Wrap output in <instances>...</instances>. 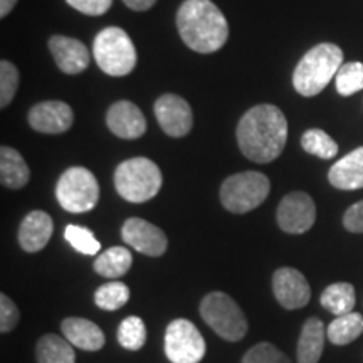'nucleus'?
Instances as JSON below:
<instances>
[{"mask_svg":"<svg viewBox=\"0 0 363 363\" xmlns=\"http://www.w3.org/2000/svg\"><path fill=\"white\" fill-rule=\"evenodd\" d=\"M123 2H125V6L133 9V11L143 12V11H148V9H152L153 6H155L157 0H123Z\"/></svg>","mask_w":363,"mask_h":363,"instance_id":"c9c22d12","label":"nucleus"},{"mask_svg":"<svg viewBox=\"0 0 363 363\" xmlns=\"http://www.w3.org/2000/svg\"><path fill=\"white\" fill-rule=\"evenodd\" d=\"M130 299V288L125 283L120 281H113V283H106L99 286L94 293V303L98 308L106 311L120 310L125 306Z\"/></svg>","mask_w":363,"mask_h":363,"instance_id":"bb28decb","label":"nucleus"},{"mask_svg":"<svg viewBox=\"0 0 363 363\" xmlns=\"http://www.w3.org/2000/svg\"><path fill=\"white\" fill-rule=\"evenodd\" d=\"M345 229L353 234L363 233V201L353 203V206L345 212L343 216Z\"/></svg>","mask_w":363,"mask_h":363,"instance_id":"f704fd0d","label":"nucleus"},{"mask_svg":"<svg viewBox=\"0 0 363 363\" xmlns=\"http://www.w3.org/2000/svg\"><path fill=\"white\" fill-rule=\"evenodd\" d=\"M121 238L135 251L145 254V256L158 257L167 251L169 240L160 227L150 224L148 220L131 217L123 224Z\"/></svg>","mask_w":363,"mask_h":363,"instance_id":"ddd939ff","label":"nucleus"},{"mask_svg":"<svg viewBox=\"0 0 363 363\" xmlns=\"http://www.w3.org/2000/svg\"><path fill=\"white\" fill-rule=\"evenodd\" d=\"M182 40L195 52L219 51L229 38V26L220 9L211 0H185L177 13Z\"/></svg>","mask_w":363,"mask_h":363,"instance_id":"f03ea898","label":"nucleus"},{"mask_svg":"<svg viewBox=\"0 0 363 363\" xmlns=\"http://www.w3.org/2000/svg\"><path fill=\"white\" fill-rule=\"evenodd\" d=\"M106 125L111 133L125 140H135L147 131L142 110L130 101H118L106 113Z\"/></svg>","mask_w":363,"mask_h":363,"instance_id":"2eb2a0df","label":"nucleus"},{"mask_svg":"<svg viewBox=\"0 0 363 363\" xmlns=\"http://www.w3.org/2000/svg\"><path fill=\"white\" fill-rule=\"evenodd\" d=\"M93 54L99 69L115 78L130 74L136 66L135 45L130 35L120 27L103 29L94 39Z\"/></svg>","mask_w":363,"mask_h":363,"instance_id":"39448f33","label":"nucleus"},{"mask_svg":"<svg viewBox=\"0 0 363 363\" xmlns=\"http://www.w3.org/2000/svg\"><path fill=\"white\" fill-rule=\"evenodd\" d=\"M328 180L340 190L363 189V147L335 163L328 172Z\"/></svg>","mask_w":363,"mask_h":363,"instance_id":"6ab92c4d","label":"nucleus"},{"mask_svg":"<svg viewBox=\"0 0 363 363\" xmlns=\"http://www.w3.org/2000/svg\"><path fill=\"white\" fill-rule=\"evenodd\" d=\"M49 49L57 67L66 74H79L89 66L88 48L78 39L52 35L49 39Z\"/></svg>","mask_w":363,"mask_h":363,"instance_id":"dca6fc26","label":"nucleus"},{"mask_svg":"<svg viewBox=\"0 0 363 363\" xmlns=\"http://www.w3.org/2000/svg\"><path fill=\"white\" fill-rule=\"evenodd\" d=\"M65 238L76 251L86 254V256H94V254L99 252V247H101V244L94 238V234L81 225H67L65 230Z\"/></svg>","mask_w":363,"mask_h":363,"instance_id":"c756f323","label":"nucleus"},{"mask_svg":"<svg viewBox=\"0 0 363 363\" xmlns=\"http://www.w3.org/2000/svg\"><path fill=\"white\" fill-rule=\"evenodd\" d=\"M62 335L72 347L86 352L101 350L104 345V333L93 321L84 318H66L61 325Z\"/></svg>","mask_w":363,"mask_h":363,"instance_id":"a211bd4d","label":"nucleus"},{"mask_svg":"<svg viewBox=\"0 0 363 363\" xmlns=\"http://www.w3.org/2000/svg\"><path fill=\"white\" fill-rule=\"evenodd\" d=\"M162 172L155 162L145 157L121 162L115 172V187L125 201L133 203L148 202L160 192Z\"/></svg>","mask_w":363,"mask_h":363,"instance_id":"20e7f679","label":"nucleus"},{"mask_svg":"<svg viewBox=\"0 0 363 363\" xmlns=\"http://www.w3.org/2000/svg\"><path fill=\"white\" fill-rule=\"evenodd\" d=\"M343 66V51L337 44L323 43L310 49L293 72V86L301 96L321 93Z\"/></svg>","mask_w":363,"mask_h":363,"instance_id":"7ed1b4c3","label":"nucleus"},{"mask_svg":"<svg viewBox=\"0 0 363 363\" xmlns=\"http://www.w3.org/2000/svg\"><path fill=\"white\" fill-rule=\"evenodd\" d=\"M155 116L162 130L174 138H182L192 130V108L184 98L177 96V94L169 93L157 99Z\"/></svg>","mask_w":363,"mask_h":363,"instance_id":"f8f14e48","label":"nucleus"},{"mask_svg":"<svg viewBox=\"0 0 363 363\" xmlns=\"http://www.w3.org/2000/svg\"><path fill=\"white\" fill-rule=\"evenodd\" d=\"M74 115L69 104L62 101H43L29 111V125L39 133H65L72 126Z\"/></svg>","mask_w":363,"mask_h":363,"instance_id":"4468645a","label":"nucleus"},{"mask_svg":"<svg viewBox=\"0 0 363 363\" xmlns=\"http://www.w3.org/2000/svg\"><path fill=\"white\" fill-rule=\"evenodd\" d=\"M363 333V316L360 313H348V315L337 316L326 328V338L333 345H348Z\"/></svg>","mask_w":363,"mask_h":363,"instance_id":"393cba45","label":"nucleus"},{"mask_svg":"<svg viewBox=\"0 0 363 363\" xmlns=\"http://www.w3.org/2000/svg\"><path fill=\"white\" fill-rule=\"evenodd\" d=\"M206 350V340L192 321L179 318L167 326L165 355L172 363H199Z\"/></svg>","mask_w":363,"mask_h":363,"instance_id":"1a4fd4ad","label":"nucleus"},{"mask_svg":"<svg viewBox=\"0 0 363 363\" xmlns=\"http://www.w3.org/2000/svg\"><path fill=\"white\" fill-rule=\"evenodd\" d=\"M147 342V328L142 318L128 316L118 328V343L126 350H140Z\"/></svg>","mask_w":363,"mask_h":363,"instance_id":"cd10ccee","label":"nucleus"},{"mask_svg":"<svg viewBox=\"0 0 363 363\" xmlns=\"http://www.w3.org/2000/svg\"><path fill=\"white\" fill-rule=\"evenodd\" d=\"M238 142L244 157L256 163L276 160L288 142V121L274 104H257L240 118Z\"/></svg>","mask_w":363,"mask_h":363,"instance_id":"f257e3e1","label":"nucleus"},{"mask_svg":"<svg viewBox=\"0 0 363 363\" xmlns=\"http://www.w3.org/2000/svg\"><path fill=\"white\" fill-rule=\"evenodd\" d=\"M35 357L39 363H74L76 353L66 338L57 335H44L38 342Z\"/></svg>","mask_w":363,"mask_h":363,"instance_id":"b1692460","label":"nucleus"},{"mask_svg":"<svg viewBox=\"0 0 363 363\" xmlns=\"http://www.w3.org/2000/svg\"><path fill=\"white\" fill-rule=\"evenodd\" d=\"M131 262H133V256H131L128 249L123 246H115L104 251L101 256H98L93 267L103 278L116 279L130 271Z\"/></svg>","mask_w":363,"mask_h":363,"instance_id":"4be33fe9","label":"nucleus"},{"mask_svg":"<svg viewBox=\"0 0 363 363\" xmlns=\"http://www.w3.org/2000/svg\"><path fill=\"white\" fill-rule=\"evenodd\" d=\"M242 363H291L289 358L271 343H257L242 358Z\"/></svg>","mask_w":363,"mask_h":363,"instance_id":"2f4dec72","label":"nucleus"},{"mask_svg":"<svg viewBox=\"0 0 363 363\" xmlns=\"http://www.w3.org/2000/svg\"><path fill=\"white\" fill-rule=\"evenodd\" d=\"M355 288L350 283H335L321 293L320 303L325 310H328L331 315L343 316L353 311L355 308Z\"/></svg>","mask_w":363,"mask_h":363,"instance_id":"5701e85b","label":"nucleus"},{"mask_svg":"<svg viewBox=\"0 0 363 363\" xmlns=\"http://www.w3.org/2000/svg\"><path fill=\"white\" fill-rule=\"evenodd\" d=\"M17 323H19V310L16 303L6 294H0V331L7 333L16 328Z\"/></svg>","mask_w":363,"mask_h":363,"instance_id":"473e14b6","label":"nucleus"},{"mask_svg":"<svg viewBox=\"0 0 363 363\" xmlns=\"http://www.w3.org/2000/svg\"><path fill=\"white\" fill-rule=\"evenodd\" d=\"M278 224L288 234H305L316 220V206L305 192H291L278 207Z\"/></svg>","mask_w":363,"mask_h":363,"instance_id":"9d476101","label":"nucleus"},{"mask_svg":"<svg viewBox=\"0 0 363 363\" xmlns=\"http://www.w3.org/2000/svg\"><path fill=\"white\" fill-rule=\"evenodd\" d=\"M19 88V71L9 61L0 62V106L7 108Z\"/></svg>","mask_w":363,"mask_h":363,"instance_id":"7c9ffc66","label":"nucleus"},{"mask_svg":"<svg viewBox=\"0 0 363 363\" xmlns=\"http://www.w3.org/2000/svg\"><path fill=\"white\" fill-rule=\"evenodd\" d=\"M66 2L86 16H103L110 11L113 0H66Z\"/></svg>","mask_w":363,"mask_h":363,"instance_id":"72a5a7b5","label":"nucleus"},{"mask_svg":"<svg viewBox=\"0 0 363 363\" xmlns=\"http://www.w3.org/2000/svg\"><path fill=\"white\" fill-rule=\"evenodd\" d=\"M201 316L212 330L227 342H239L247 333V320L229 294L208 293L201 303Z\"/></svg>","mask_w":363,"mask_h":363,"instance_id":"0eeeda50","label":"nucleus"},{"mask_svg":"<svg viewBox=\"0 0 363 363\" xmlns=\"http://www.w3.org/2000/svg\"><path fill=\"white\" fill-rule=\"evenodd\" d=\"M30 179V170L17 150L11 147L0 148V180L7 189L26 187Z\"/></svg>","mask_w":363,"mask_h":363,"instance_id":"412c9836","label":"nucleus"},{"mask_svg":"<svg viewBox=\"0 0 363 363\" xmlns=\"http://www.w3.org/2000/svg\"><path fill=\"white\" fill-rule=\"evenodd\" d=\"M17 0H0V17H6L16 7Z\"/></svg>","mask_w":363,"mask_h":363,"instance_id":"e433bc0d","label":"nucleus"},{"mask_svg":"<svg viewBox=\"0 0 363 363\" xmlns=\"http://www.w3.org/2000/svg\"><path fill=\"white\" fill-rule=\"evenodd\" d=\"M52 219L43 211H34L24 217L19 227L21 247L27 252H38L48 246L52 235Z\"/></svg>","mask_w":363,"mask_h":363,"instance_id":"f3484780","label":"nucleus"},{"mask_svg":"<svg viewBox=\"0 0 363 363\" xmlns=\"http://www.w3.org/2000/svg\"><path fill=\"white\" fill-rule=\"evenodd\" d=\"M272 293L286 310L306 306L311 299V288L305 276L294 267H279L272 274Z\"/></svg>","mask_w":363,"mask_h":363,"instance_id":"9b49d317","label":"nucleus"},{"mask_svg":"<svg viewBox=\"0 0 363 363\" xmlns=\"http://www.w3.org/2000/svg\"><path fill=\"white\" fill-rule=\"evenodd\" d=\"M326 330L320 318H308L298 340V363H318L325 348Z\"/></svg>","mask_w":363,"mask_h":363,"instance_id":"aec40b11","label":"nucleus"},{"mask_svg":"<svg viewBox=\"0 0 363 363\" xmlns=\"http://www.w3.org/2000/svg\"><path fill=\"white\" fill-rule=\"evenodd\" d=\"M56 197L61 207L72 214H83L96 207L99 185L96 177L84 167H71L57 182Z\"/></svg>","mask_w":363,"mask_h":363,"instance_id":"6e6552de","label":"nucleus"},{"mask_svg":"<svg viewBox=\"0 0 363 363\" xmlns=\"http://www.w3.org/2000/svg\"><path fill=\"white\" fill-rule=\"evenodd\" d=\"M301 147L305 148V152L311 153L318 158H323V160H330L335 158L338 153V145L328 133H325L323 130H308L301 136Z\"/></svg>","mask_w":363,"mask_h":363,"instance_id":"a878e982","label":"nucleus"},{"mask_svg":"<svg viewBox=\"0 0 363 363\" xmlns=\"http://www.w3.org/2000/svg\"><path fill=\"white\" fill-rule=\"evenodd\" d=\"M337 89L342 96H352L363 89V65L362 62H347L337 72Z\"/></svg>","mask_w":363,"mask_h":363,"instance_id":"c85d7f7f","label":"nucleus"},{"mask_svg":"<svg viewBox=\"0 0 363 363\" xmlns=\"http://www.w3.org/2000/svg\"><path fill=\"white\" fill-rule=\"evenodd\" d=\"M271 192L269 179L261 172L230 175L220 187V202L229 212L246 214L266 201Z\"/></svg>","mask_w":363,"mask_h":363,"instance_id":"423d86ee","label":"nucleus"}]
</instances>
